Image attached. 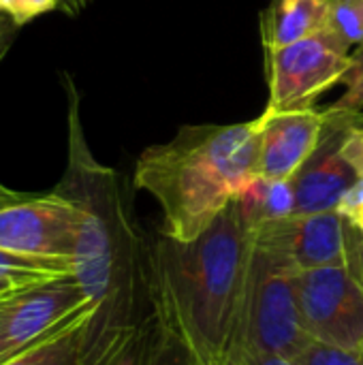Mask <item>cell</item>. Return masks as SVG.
<instances>
[{"label": "cell", "mask_w": 363, "mask_h": 365, "mask_svg": "<svg viewBox=\"0 0 363 365\" xmlns=\"http://www.w3.org/2000/svg\"><path fill=\"white\" fill-rule=\"evenodd\" d=\"M66 90L68 150L56 192L81 212L73 252V276L94 312L86 325V365H103L152 317L150 246L116 169L92 154L79 111V92L62 73Z\"/></svg>", "instance_id": "cell-1"}, {"label": "cell", "mask_w": 363, "mask_h": 365, "mask_svg": "<svg viewBox=\"0 0 363 365\" xmlns=\"http://www.w3.org/2000/svg\"><path fill=\"white\" fill-rule=\"evenodd\" d=\"M250 252L252 229L235 201L193 242L152 240V317L199 365H223L229 353Z\"/></svg>", "instance_id": "cell-2"}, {"label": "cell", "mask_w": 363, "mask_h": 365, "mask_svg": "<svg viewBox=\"0 0 363 365\" xmlns=\"http://www.w3.org/2000/svg\"><path fill=\"white\" fill-rule=\"evenodd\" d=\"M259 120L182 126L167 143L145 148L133 184L163 212L160 233L197 240L257 175Z\"/></svg>", "instance_id": "cell-3"}, {"label": "cell", "mask_w": 363, "mask_h": 365, "mask_svg": "<svg viewBox=\"0 0 363 365\" xmlns=\"http://www.w3.org/2000/svg\"><path fill=\"white\" fill-rule=\"evenodd\" d=\"M297 269L278 250L257 244L248 261L231 349L265 351L295 359L310 342L300 323Z\"/></svg>", "instance_id": "cell-4"}, {"label": "cell", "mask_w": 363, "mask_h": 365, "mask_svg": "<svg viewBox=\"0 0 363 365\" xmlns=\"http://www.w3.org/2000/svg\"><path fill=\"white\" fill-rule=\"evenodd\" d=\"M267 56V113L315 109L317 98L342 81L351 66V49L327 28Z\"/></svg>", "instance_id": "cell-5"}, {"label": "cell", "mask_w": 363, "mask_h": 365, "mask_svg": "<svg viewBox=\"0 0 363 365\" xmlns=\"http://www.w3.org/2000/svg\"><path fill=\"white\" fill-rule=\"evenodd\" d=\"M297 308L306 336L344 351H363V291L347 267L297 272Z\"/></svg>", "instance_id": "cell-6"}, {"label": "cell", "mask_w": 363, "mask_h": 365, "mask_svg": "<svg viewBox=\"0 0 363 365\" xmlns=\"http://www.w3.org/2000/svg\"><path fill=\"white\" fill-rule=\"evenodd\" d=\"M92 308L75 276H58L19 289L0 325V364L60 331Z\"/></svg>", "instance_id": "cell-7"}, {"label": "cell", "mask_w": 363, "mask_h": 365, "mask_svg": "<svg viewBox=\"0 0 363 365\" xmlns=\"http://www.w3.org/2000/svg\"><path fill=\"white\" fill-rule=\"evenodd\" d=\"M79 225V207L56 190L26 195L0 207V248L26 257L73 261Z\"/></svg>", "instance_id": "cell-8"}, {"label": "cell", "mask_w": 363, "mask_h": 365, "mask_svg": "<svg viewBox=\"0 0 363 365\" xmlns=\"http://www.w3.org/2000/svg\"><path fill=\"white\" fill-rule=\"evenodd\" d=\"M327 122L321 141L312 156L291 180L295 190V214L334 212L342 195L359 180L355 169L344 160L342 145L355 124L363 120V111L325 109Z\"/></svg>", "instance_id": "cell-9"}, {"label": "cell", "mask_w": 363, "mask_h": 365, "mask_svg": "<svg viewBox=\"0 0 363 365\" xmlns=\"http://www.w3.org/2000/svg\"><path fill=\"white\" fill-rule=\"evenodd\" d=\"M252 240L282 252L297 272L342 267L347 259L344 220L336 210L267 222L252 231Z\"/></svg>", "instance_id": "cell-10"}, {"label": "cell", "mask_w": 363, "mask_h": 365, "mask_svg": "<svg viewBox=\"0 0 363 365\" xmlns=\"http://www.w3.org/2000/svg\"><path fill=\"white\" fill-rule=\"evenodd\" d=\"M257 120V175L270 180H293L317 150L327 122V111H263Z\"/></svg>", "instance_id": "cell-11"}, {"label": "cell", "mask_w": 363, "mask_h": 365, "mask_svg": "<svg viewBox=\"0 0 363 365\" xmlns=\"http://www.w3.org/2000/svg\"><path fill=\"white\" fill-rule=\"evenodd\" d=\"M332 0H270L259 19L265 51L308 38L327 26Z\"/></svg>", "instance_id": "cell-12"}, {"label": "cell", "mask_w": 363, "mask_h": 365, "mask_svg": "<svg viewBox=\"0 0 363 365\" xmlns=\"http://www.w3.org/2000/svg\"><path fill=\"white\" fill-rule=\"evenodd\" d=\"M233 201L252 231L295 214V190L291 180L255 175Z\"/></svg>", "instance_id": "cell-13"}, {"label": "cell", "mask_w": 363, "mask_h": 365, "mask_svg": "<svg viewBox=\"0 0 363 365\" xmlns=\"http://www.w3.org/2000/svg\"><path fill=\"white\" fill-rule=\"evenodd\" d=\"M94 308L77 317L73 323L62 327L60 331L47 336L34 346L21 351L0 365H86L83 344H86V325L92 317Z\"/></svg>", "instance_id": "cell-14"}, {"label": "cell", "mask_w": 363, "mask_h": 365, "mask_svg": "<svg viewBox=\"0 0 363 365\" xmlns=\"http://www.w3.org/2000/svg\"><path fill=\"white\" fill-rule=\"evenodd\" d=\"M58 276H73L71 259L26 257V255H17V252H9L0 248V280H6L15 284L17 289H26L36 282L58 278Z\"/></svg>", "instance_id": "cell-15"}, {"label": "cell", "mask_w": 363, "mask_h": 365, "mask_svg": "<svg viewBox=\"0 0 363 365\" xmlns=\"http://www.w3.org/2000/svg\"><path fill=\"white\" fill-rule=\"evenodd\" d=\"M325 28L349 49L363 47V0H332Z\"/></svg>", "instance_id": "cell-16"}, {"label": "cell", "mask_w": 363, "mask_h": 365, "mask_svg": "<svg viewBox=\"0 0 363 365\" xmlns=\"http://www.w3.org/2000/svg\"><path fill=\"white\" fill-rule=\"evenodd\" d=\"M143 365H199L197 359L190 355V351L171 334H167L163 327L156 325L152 317L150 327V340Z\"/></svg>", "instance_id": "cell-17"}, {"label": "cell", "mask_w": 363, "mask_h": 365, "mask_svg": "<svg viewBox=\"0 0 363 365\" xmlns=\"http://www.w3.org/2000/svg\"><path fill=\"white\" fill-rule=\"evenodd\" d=\"M295 361L297 365H363V351H344L310 340Z\"/></svg>", "instance_id": "cell-18"}, {"label": "cell", "mask_w": 363, "mask_h": 365, "mask_svg": "<svg viewBox=\"0 0 363 365\" xmlns=\"http://www.w3.org/2000/svg\"><path fill=\"white\" fill-rule=\"evenodd\" d=\"M342 83L347 86V90L329 109H336V111H363V47H359L353 53L351 66L344 73Z\"/></svg>", "instance_id": "cell-19"}, {"label": "cell", "mask_w": 363, "mask_h": 365, "mask_svg": "<svg viewBox=\"0 0 363 365\" xmlns=\"http://www.w3.org/2000/svg\"><path fill=\"white\" fill-rule=\"evenodd\" d=\"M64 0H0V11L17 26H26L34 21L36 17L51 13V11H62Z\"/></svg>", "instance_id": "cell-20"}, {"label": "cell", "mask_w": 363, "mask_h": 365, "mask_svg": "<svg viewBox=\"0 0 363 365\" xmlns=\"http://www.w3.org/2000/svg\"><path fill=\"white\" fill-rule=\"evenodd\" d=\"M150 327H152V317L103 365H143L145 351H148V340H150Z\"/></svg>", "instance_id": "cell-21"}, {"label": "cell", "mask_w": 363, "mask_h": 365, "mask_svg": "<svg viewBox=\"0 0 363 365\" xmlns=\"http://www.w3.org/2000/svg\"><path fill=\"white\" fill-rule=\"evenodd\" d=\"M336 212L347 225L363 233V178H359L340 199Z\"/></svg>", "instance_id": "cell-22"}, {"label": "cell", "mask_w": 363, "mask_h": 365, "mask_svg": "<svg viewBox=\"0 0 363 365\" xmlns=\"http://www.w3.org/2000/svg\"><path fill=\"white\" fill-rule=\"evenodd\" d=\"M344 246H347L344 267L363 291V233L347 222H344Z\"/></svg>", "instance_id": "cell-23"}, {"label": "cell", "mask_w": 363, "mask_h": 365, "mask_svg": "<svg viewBox=\"0 0 363 365\" xmlns=\"http://www.w3.org/2000/svg\"><path fill=\"white\" fill-rule=\"evenodd\" d=\"M223 365H297L295 359L265 353V351H246V349H231L225 357Z\"/></svg>", "instance_id": "cell-24"}, {"label": "cell", "mask_w": 363, "mask_h": 365, "mask_svg": "<svg viewBox=\"0 0 363 365\" xmlns=\"http://www.w3.org/2000/svg\"><path fill=\"white\" fill-rule=\"evenodd\" d=\"M342 156L355 169V173L363 178V120L351 128V133L342 145Z\"/></svg>", "instance_id": "cell-25"}, {"label": "cell", "mask_w": 363, "mask_h": 365, "mask_svg": "<svg viewBox=\"0 0 363 365\" xmlns=\"http://www.w3.org/2000/svg\"><path fill=\"white\" fill-rule=\"evenodd\" d=\"M17 30H19V28H17L9 17H4V19L0 21V62L4 60L6 51L11 49V45H13V41H15Z\"/></svg>", "instance_id": "cell-26"}, {"label": "cell", "mask_w": 363, "mask_h": 365, "mask_svg": "<svg viewBox=\"0 0 363 365\" xmlns=\"http://www.w3.org/2000/svg\"><path fill=\"white\" fill-rule=\"evenodd\" d=\"M90 0H64V6H62V11L66 13V15H77L79 11H83V6L88 4Z\"/></svg>", "instance_id": "cell-27"}, {"label": "cell", "mask_w": 363, "mask_h": 365, "mask_svg": "<svg viewBox=\"0 0 363 365\" xmlns=\"http://www.w3.org/2000/svg\"><path fill=\"white\" fill-rule=\"evenodd\" d=\"M17 291H19V289H17ZM17 291H13V293H6V295H0V325H2L4 312H6V308H9V304H11V299H13V295H15Z\"/></svg>", "instance_id": "cell-28"}, {"label": "cell", "mask_w": 363, "mask_h": 365, "mask_svg": "<svg viewBox=\"0 0 363 365\" xmlns=\"http://www.w3.org/2000/svg\"><path fill=\"white\" fill-rule=\"evenodd\" d=\"M13 291H17V287H15V284H11V282H6V280H0V295L13 293Z\"/></svg>", "instance_id": "cell-29"}, {"label": "cell", "mask_w": 363, "mask_h": 365, "mask_svg": "<svg viewBox=\"0 0 363 365\" xmlns=\"http://www.w3.org/2000/svg\"><path fill=\"white\" fill-rule=\"evenodd\" d=\"M26 195L21 192L19 197H0V207H4V205H9V203H15V201H19V199H24Z\"/></svg>", "instance_id": "cell-30"}, {"label": "cell", "mask_w": 363, "mask_h": 365, "mask_svg": "<svg viewBox=\"0 0 363 365\" xmlns=\"http://www.w3.org/2000/svg\"><path fill=\"white\" fill-rule=\"evenodd\" d=\"M21 192H15V190H11V188H6L4 184H0V197H19Z\"/></svg>", "instance_id": "cell-31"}, {"label": "cell", "mask_w": 363, "mask_h": 365, "mask_svg": "<svg viewBox=\"0 0 363 365\" xmlns=\"http://www.w3.org/2000/svg\"><path fill=\"white\" fill-rule=\"evenodd\" d=\"M4 17H6V15H4V13H2V11H0V21H2V19H4Z\"/></svg>", "instance_id": "cell-32"}]
</instances>
